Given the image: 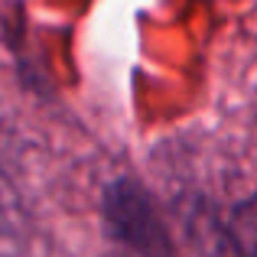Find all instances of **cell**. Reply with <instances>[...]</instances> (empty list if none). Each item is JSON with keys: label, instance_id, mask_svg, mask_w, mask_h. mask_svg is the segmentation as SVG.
I'll return each mask as SVG.
<instances>
[{"label": "cell", "instance_id": "2", "mask_svg": "<svg viewBox=\"0 0 257 257\" xmlns=\"http://www.w3.org/2000/svg\"><path fill=\"white\" fill-rule=\"evenodd\" d=\"M186 225L199 257H257V199L231 202L221 212H199Z\"/></svg>", "mask_w": 257, "mask_h": 257}, {"label": "cell", "instance_id": "1", "mask_svg": "<svg viewBox=\"0 0 257 257\" xmlns=\"http://www.w3.org/2000/svg\"><path fill=\"white\" fill-rule=\"evenodd\" d=\"M101 215L107 241L120 257H179L163 212L140 182H111L104 189Z\"/></svg>", "mask_w": 257, "mask_h": 257}]
</instances>
